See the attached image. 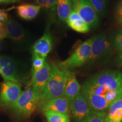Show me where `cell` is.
Instances as JSON below:
<instances>
[{
  "label": "cell",
  "instance_id": "obj_14",
  "mask_svg": "<svg viewBox=\"0 0 122 122\" xmlns=\"http://www.w3.org/2000/svg\"><path fill=\"white\" fill-rule=\"evenodd\" d=\"M8 34V37L17 43H22L25 41V32L20 24L15 20L8 19L5 23Z\"/></svg>",
  "mask_w": 122,
  "mask_h": 122
},
{
  "label": "cell",
  "instance_id": "obj_25",
  "mask_svg": "<svg viewBox=\"0 0 122 122\" xmlns=\"http://www.w3.org/2000/svg\"><path fill=\"white\" fill-rule=\"evenodd\" d=\"M8 38L6 27L4 23H0V40Z\"/></svg>",
  "mask_w": 122,
  "mask_h": 122
},
{
  "label": "cell",
  "instance_id": "obj_26",
  "mask_svg": "<svg viewBox=\"0 0 122 122\" xmlns=\"http://www.w3.org/2000/svg\"><path fill=\"white\" fill-rule=\"evenodd\" d=\"M81 19L80 18V16H79V15L77 14V13H76L75 11H74V10H72V11H71V13H70V14L68 16V17L67 19L66 22L67 23L68 22H73V21L77 20H80Z\"/></svg>",
  "mask_w": 122,
  "mask_h": 122
},
{
  "label": "cell",
  "instance_id": "obj_11",
  "mask_svg": "<svg viewBox=\"0 0 122 122\" xmlns=\"http://www.w3.org/2000/svg\"><path fill=\"white\" fill-rule=\"evenodd\" d=\"M37 105L39 109L43 112L52 111L66 115L69 114L70 102L65 96L48 100L39 101Z\"/></svg>",
  "mask_w": 122,
  "mask_h": 122
},
{
  "label": "cell",
  "instance_id": "obj_7",
  "mask_svg": "<svg viewBox=\"0 0 122 122\" xmlns=\"http://www.w3.org/2000/svg\"><path fill=\"white\" fill-rule=\"evenodd\" d=\"M22 92L20 84L11 81H3L0 90V106H11L18 100Z\"/></svg>",
  "mask_w": 122,
  "mask_h": 122
},
{
  "label": "cell",
  "instance_id": "obj_9",
  "mask_svg": "<svg viewBox=\"0 0 122 122\" xmlns=\"http://www.w3.org/2000/svg\"><path fill=\"white\" fill-rule=\"evenodd\" d=\"M0 74L4 81H11L19 84L23 81L16 63L13 58L7 56H0Z\"/></svg>",
  "mask_w": 122,
  "mask_h": 122
},
{
  "label": "cell",
  "instance_id": "obj_15",
  "mask_svg": "<svg viewBox=\"0 0 122 122\" xmlns=\"http://www.w3.org/2000/svg\"><path fill=\"white\" fill-rule=\"evenodd\" d=\"M41 7L37 5L22 4L16 7L19 16L25 20H32L37 16Z\"/></svg>",
  "mask_w": 122,
  "mask_h": 122
},
{
  "label": "cell",
  "instance_id": "obj_24",
  "mask_svg": "<svg viewBox=\"0 0 122 122\" xmlns=\"http://www.w3.org/2000/svg\"><path fill=\"white\" fill-rule=\"evenodd\" d=\"M114 46L119 52L122 51V32L118 33L114 40Z\"/></svg>",
  "mask_w": 122,
  "mask_h": 122
},
{
  "label": "cell",
  "instance_id": "obj_31",
  "mask_svg": "<svg viewBox=\"0 0 122 122\" xmlns=\"http://www.w3.org/2000/svg\"><path fill=\"white\" fill-rule=\"evenodd\" d=\"M2 42L1 41V40H0V51L2 50Z\"/></svg>",
  "mask_w": 122,
  "mask_h": 122
},
{
  "label": "cell",
  "instance_id": "obj_3",
  "mask_svg": "<svg viewBox=\"0 0 122 122\" xmlns=\"http://www.w3.org/2000/svg\"><path fill=\"white\" fill-rule=\"evenodd\" d=\"M92 41L93 37H92L80 44L69 58L59 63V67L62 70L70 71L86 63L91 54Z\"/></svg>",
  "mask_w": 122,
  "mask_h": 122
},
{
  "label": "cell",
  "instance_id": "obj_23",
  "mask_svg": "<svg viewBox=\"0 0 122 122\" xmlns=\"http://www.w3.org/2000/svg\"><path fill=\"white\" fill-rule=\"evenodd\" d=\"M58 0H35L36 4L41 7L55 11L57 7Z\"/></svg>",
  "mask_w": 122,
  "mask_h": 122
},
{
  "label": "cell",
  "instance_id": "obj_13",
  "mask_svg": "<svg viewBox=\"0 0 122 122\" xmlns=\"http://www.w3.org/2000/svg\"><path fill=\"white\" fill-rule=\"evenodd\" d=\"M62 70L66 74L67 76L64 96L66 98H67L70 102L80 92L81 86L78 81L76 79L75 75L72 72H71V71L68 70Z\"/></svg>",
  "mask_w": 122,
  "mask_h": 122
},
{
  "label": "cell",
  "instance_id": "obj_22",
  "mask_svg": "<svg viewBox=\"0 0 122 122\" xmlns=\"http://www.w3.org/2000/svg\"><path fill=\"white\" fill-rule=\"evenodd\" d=\"M45 61V58L41 57L36 55H33L32 70V74L39 71L43 67Z\"/></svg>",
  "mask_w": 122,
  "mask_h": 122
},
{
  "label": "cell",
  "instance_id": "obj_32",
  "mask_svg": "<svg viewBox=\"0 0 122 122\" xmlns=\"http://www.w3.org/2000/svg\"><path fill=\"white\" fill-rule=\"evenodd\" d=\"M118 22H119V23L120 24H121V25H122V19L118 20Z\"/></svg>",
  "mask_w": 122,
  "mask_h": 122
},
{
  "label": "cell",
  "instance_id": "obj_16",
  "mask_svg": "<svg viewBox=\"0 0 122 122\" xmlns=\"http://www.w3.org/2000/svg\"><path fill=\"white\" fill-rule=\"evenodd\" d=\"M106 122H121L122 121V98L114 102L109 109Z\"/></svg>",
  "mask_w": 122,
  "mask_h": 122
},
{
  "label": "cell",
  "instance_id": "obj_20",
  "mask_svg": "<svg viewBox=\"0 0 122 122\" xmlns=\"http://www.w3.org/2000/svg\"><path fill=\"white\" fill-rule=\"evenodd\" d=\"M106 111H92L82 122H106Z\"/></svg>",
  "mask_w": 122,
  "mask_h": 122
},
{
  "label": "cell",
  "instance_id": "obj_33",
  "mask_svg": "<svg viewBox=\"0 0 122 122\" xmlns=\"http://www.w3.org/2000/svg\"><path fill=\"white\" fill-rule=\"evenodd\" d=\"M0 2H2V0H0Z\"/></svg>",
  "mask_w": 122,
  "mask_h": 122
},
{
  "label": "cell",
  "instance_id": "obj_29",
  "mask_svg": "<svg viewBox=\"0 0 122 122\" xmlns=\"http://www.w3.org/2000/svg\"><path fill=\"white\" fill-rule=\"evenodd\" d=\"M117 60H118V62L120 65L122 66V51L119 53L118 56L117 57Z\"/></svg>",
  "mask_w": 122,
  "mask_h": 122
},
{
  "label": "cell",
  "instance_id": "obj_12",
  "mask_svg": "<svg viewBox=\"0 0 122 122\" xmlns=\"http://www.w3.org/2000/svg\"><path fill=\"white\" fill-rule=\"evenodd\" d=\"M53 48V41L48 30L44 33L43 36L35 42L32 48L33 55L46 58L51 51Z\"/></svg>",
  "mask_w": 122,
  "mask_h": 122
},
{
  "label": "cell",
  "instance_id": "obj_2",
  "mask_svg": "<svg viewBox=\"0 0 122 122\" xmlns=\"http://www.w3.org/2000/svg\"><path fill=\"white\" fill-rule=\"evenodd\" d=\"M67 76L55 64L51 66V71L45 89L40 101L48 100L64 96Z\"/></svg>",
  "mask_w": 122,
  "mask_h": 122
},
{
  "label": "cell",
  "instance_id": "obj_4",
  "mask_svg": "<svg viewBox=\"0 0 122 122\" xmlns=\"http://www.w3.org/2000/svg\"><path fill=\"white\" fill-rule=\"evenodd\" d=\"M111 47L106 34L102 33L93 37L91 52L87 62L89 63L104 61L109 59Z\"/></svg>",
  "mask_w": 122,
  "mask_h": 122
},
{
  "label": "cell",
  "instance_id": "obj_27",
  "mask_svg": "<svg viewBox=\"0 0 122 122\" xmlns=\"http://www.w3.org/2000/svg\"><path fill=\"white\" fill-rule=\"evenodd\" d=\"M115 14L116 17H117L118 20L122 19V0L119 2L118 6H117Z\"/></svg>",
  "mask_w": 122,
  "mask_h": 122
},
{
  "label": "cell",
  "instance_id": "obj_5",
  "mask_svg": "<svg viewBox=\"0 0 122 122\" xmlns=\"http://www.w3.org/2000/svg\"><path fill=\"white\" fill-rule=\"evenodd\" d=\"M38 102L31 87H29L22 91L19 98L11 107L18 114L28 117L35 111Z\"/></svg>",
  "mask_w": 122,
  "mask_h": 122
},
{
  "label": "cell",
  "instance_id": "obj_10",
  "mask_svg": "<svg viewBox=\"0 0 122 122\" xmlns=\"http://www.w3.org/2000/svg\"><path fill=\"white\" fill-rule=\"evenodd\" d=\"M70 109L73 118L77 121H83L92 112L87 101L81 91L70 101Z\"/></svg>",
  "mask_w": 122,
  "mask_h": 122
},
{
  "label": "cell",
  "instance_id": "obj_6",
  "mask_svg": "<svg viewBox=\"0 0 122 122\" xmlns=\"http://www.w3.org/2000/svg\"><path fill=\"white\" fill-rule=\"evenodd\" d=\"M71 2L72 5V10L77 13L81 19L90 28H95L98 25V14L88 0H71Z\"/></svg>",
  "mask_w": 122,
  "mask_h": 122
},
{
  "label": "cell",
  "instance_id": "obj_17",
  "mask_svg": "<svg viewBox=\"0 0 122 122\" xmlns=\"http://www.w3.org/2000/svg\"><path fill=\"white\" fill-rule=\"evenodd\" d=\"M56 9L59 19L62 22H66L68 16L72 11L71 0H58Z\"/></svg>",
  "mask_w": 122,
  "mask_h": 122
},
{
  "label": "cell",
  "instance_id": "obj_28",
  "mask_svg": "<svg viewBox=\"0 0 122 122\" xmlns=\"http://www.w3.org/2000/svg\"><path fill=\"white\" fill-rule=\"evenodd\" d=\"M8 20V15L4 10L0 9V23H5Z\"/></svg>",
  "mask_w": 122,
  "mask_h": 122
},
{
  "label": "cell",
  "instance_id": "obj_1",
  "mask_svg": "<svg viewBox=\"0 0 122 122\" xmlns=\"http://www.w3.org/2000/svg\"><path fill=\"white\" fill-rule=\"evenodd\" d=\"M81 92L92 111H106L122 98V73L106 70L91 76L84 83Z\"/></svg>",
  "mask_w": 122,
  "mask_h": 122
},
{
  "label": "cell",
  "instance_id": "obj_19",
  "mask_svg": "<svg viewBox=\"0 0 122 122\" xmlns=\"http://www.w3.org/2000/svg\"><path fill=\"white\" fill-rule=\"evenodd\" d=\"M67 24L72 30L80 33H86L89 31L90 27L82 19L68 22Z\"/></svg>",
  "mask_w": 122,
  "mask_h": 122
},
{
  "label": "cell",
  "instance_id": "obj_18",
  "mask_svg": "<svg viewBox=\"0 0 122 122\" xmlns=\"http://www.w3.org/2000/svg\"><path fill=\"white\" fill-rule=\"evenodd\" d=\"M43 112L48 122H70L68 115L52 111H45Z\"/></svg>",
  "mask_w": 122,
  "mask_h": 122
},
{
  "label": "cell",
  "instance_id": "obj_30",
  "mask_svg": "<svg viewBox=\"0 0 122 122\" xmlns=\"http://www.w3.org/2000/svg\"><path fill=\"white\" fill-rule=\"evenodd\" d=\"M21 0H2V2L10 4V3H14L16 2H19Z\"/></svg>",
  "mask_w": 122,
  "mask_h": 122
},
{
  "label": "cell",
  "instance_id": "obj_21",
  "mask_svg": "<svg viewBox=\"0 0 122 122\" xmlns=\"http://www.w3.org/2000/svg\"><path fill=\"white\" fill-rule=\"evenodd\" d=\"M97 14L104 15L107 11L106 0H88Z\"/></svg>",
  "mask_w": 122,
  "mask_h": 122
},
{
  "label": "cell",
  "instance_id": "obj_8",
  "mask_svg": "<svg viewBox=\"0 0 122 122\" xmlns=\"http://www.w3.org/2000/svg\"><path fill=\"white\" fill-rule=\"evenodd\" d=\"M50 71L51 66L47 61H45L43 67L39 71L32 74L30 85L38 101L40 100L48 79L49 78Z\"/></svg>",
  "mask_w": 122,
  "mask_h": 122
}]
</instances>
